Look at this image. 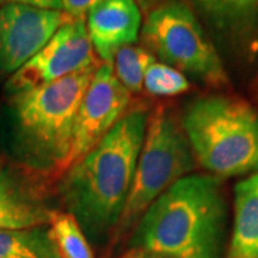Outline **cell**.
<instances>
[{
	"instance_id": "ba28073f",
	"label": "cell",
	"mask_w": 258,
	"mask_h": 258,
	"mask_svg": "<svg viewBox=\"0 0 258 258\" xmlns=\"http://www.w3.org/2000/svg\"><path fill=\"white\" fill-rule=\"evenodd\" d=\"M131 92L118 81L111 63H99L83 95L76 122L69 165H74L128 112Z\"/></svg>"
},
{
	"instance_id": "5bb4252c",
	"label": "cell",
	"mask_w": 258,
	"mask_h": 258,
	"mask_svg": "<svg viewBox=\"0 0 258 258\" xmlns=\"http://www.w3.org/2000/svg\"><path fill=\"white\" fill-rule=\"evenodd\" d=\"M0 258H60L47 227L0 230Z\"/></svg>"
},
{
	"instance_id": "e0dca14e",
	"label": "cell",
	"mask_w": 258,
	"mask_h": 258,
	"mask_svg": "<svg viewBox=\"0 0 258 258\" xmlns=\"http://www.w3.org/2000/svg\"><path fill=\"white\" fill-rule=\"evenodd\" d=\"M144 88L154 96H175L189 89V82L182 72L165 63L154 62L144 78Z\"/></svg>"
},
{
	"instance_id": "277c9868",
	"label": "cell",
	"mask_w": 258,
	"mask_h": 258,
	"mask_svg": "<svg viewBox=\"0 0 258 258\" xmlns=\"http://www.w3.org/2000/svg\"><path fill=\"white\" fill-rule=\"evenodd\" d=\"M195 161L218 178L258 172V109L232 96H204L182 116Z\"/></svg>"
},
{
	"instance_id": "ffe728a7",
	"label": "cell",
	"mask_w": 258,
	"mask_h": 258,
	"mask_svg": "<svg viewBox=\"0 0 258 258\" xmlns=\"http://www.w3.org/2000/svg\"><path fill=\"white\" fill-rule=\"evenodd\" d=\"M135 2L138 3L139 6H142V8H144V6L147 5V0H135Z\"/></svg>"
},
{
	"instance_id": "ac0fdd59",
	"label": "cell",
	"mask_w": 258,
	"mask_h": 258,
	"mask_svg": "<svg viewBox=\"0 0 258 258\" xmlns=\"http://www.w3.org/2000/svg\"><path fill=\"white\" fill-rule=\"evenodd\" d=\"M62 10L74 19H83V16L102 0H60Z\"/></svg>"
},
{
	"instance_id": "5b68a950",
	"label": "cell",
	"mask_w": 258,
	"mask_h": 258,
	"mask_svg": "<svg viewBox=\"0 0 258 258\" xmlns=\"http://www.w3.org/2000/svg\"><path fill=\"white\" fill-rule=\"evenodd\" d=\"M194 165L195 158L182 120L169 109L158 108L148 119L132 188L116 228L118 234L138 221L171 185L192 171Z\"/></svg>"
},
{
	"instance_id": "d6986e66",
	"label": "cell",
	"mask_w": 258,
	"mask_h": 258,
	"mask_svg": "<svg viewBox=\"0 0 258 258\" xmlns=\"http://www.w3.org/2000/svg\"><path fill=\"white\" fill-rule=\"evenodd\" d=\"M3 5H26L39 9L62 10L60 0H0V6Z\"/></svg>"
},
{
	"instance_id": "6da1fadb",
	"label": "cell",
	"mask_w": 258,
	"mask_h": 258,
	"mask_svg": "<svg viewBox=\"0 0 258 258\" xmlns=\"http://www.w3.org/2000/svg\"><path fill=\"white\" fill-rule=\"evenodd\" d=\"M148 112L139 106L71 165L59 185V194L82 231L93 240L116 231L132 188L139 154L145 139Z\"/></svg>"
},
{
	"instance_id": "30bf717a",
	"label": "cell",
	"mask_w": 258,
	"mask_h": 258,
	"mask_svg": "<svg viewBox=\"0 0 258 258\" xmlns=\"http://www.w3.org/2000/svg\"><path fill=\"white\" fill-rule=\"evenodd\" d=\"M9 162H0V230H25L47 227L55 210L29 172Z\"/></svg>"
},
{
	"instance_id": "7a4b0ae2",
	"label": "cell",
	"mask_w": 258,
	"mask_h": 258,
	"mask_svg": "<svg viewBox=\"0 0 258 258\" xmlns=\"http://www.w3.org/2000/svg\"><path fill=\"white\" fill-rule=\"evenodd\" d=\"M227 203L221 178L186 175L139 218L135 258H221Z\"/></svg>"
},
{
	"instance_id": "3957f363",
	"label": "cell",
	"mask_w": 258,
	"mask_h": 258,
	"mask_svg": "<svg viewBox=\"0 0 258 258\" xmlns=\"http://www.w3.org/2000/svg\"><path fill=\"white\" fill-rule=\"evenodd\" d=\"M96 66L12 95L18 135L32 171L60 174L68 169L78 109Z\"/></svg>"
},
{
	"instance_id": "9a60e30c",
	"label": "cell",
	"mask_w": 258,
	"mask_h": 258,
	"mask_svg": "<svg viewBox=\"0 0 258 258\" xmlns=\"http://www.w3.org/2000/svg\"><path fill=\"white\" fill-rule=\"evenodd\" d=\"M47 230L60 258H93L81 225L69 212L56 211Z\"/></svg>"
},
{
	"instance_id": "4fadbf2b",
	"label": "cell",
	"mask_w": 258,
	"mask_h": 258,
	"mask_svg": "<svg viewBox=\"0 0 258 258\" xmlns=\"http://www.w3.org/2000/svg\"><path fill=\"white\" fill-rule=\"evenodd\" d=\"M212 28L238 37L258 28V0H191Z\"/></svg>"
},
{
	"instance_id": "52a82bcc",
	"label": "cell",
	"mask_w": 258,
	"mask_h": 258,
	"mask_svg": "<svg viewBox=\"0 0 258 258\" xmlns=\"http://www.w3.org/2000/svg\"><path fill=\"white\" fill-rule=\"evenodd\" d=\"M96 64L86 22L74 19L57 29L46 46L10 76L6 89L10 95L35 89Z\"/></svg>"
},
{
	"instance_id": "8fae6325",
	"label": "cell",
	"mask_w": 258,
	"mask_h": 258,
	"mask_svg": "<svg viewBox=\"0 0 258 258\" xmlns=\"http://www.w3.org/2000/svg\"><path fill=\"white\" fill-rule=\"evenodd\" d=\"M142 16L135 0H102L88 12L86 30L93 52L111 63L120 47L137 42Z\"/></svg>"
},
{
	"instance_id": "2e32d148",
	"label": "cell",
	"mask_w": 258,
	"mask_h": 258,
	"mask_svg": "<svg viewBox=\"0 0 258 258\" xmlns=\"http://www.w3.org/2000/svg\"><path fill=\"white\" fill-rule=\"evenodd\" d=\"M155 62L154 55L145 47H120L112 60L113 74L129 92L138 93L144 88V78L148 68Z\"/></svg>"
},
{
	"instance_id": "7c38bea8",
	"label": "cell",
	"mask_w": 258,
	"mask_h": 258,
	"mask_svg": "<svg viewBox=\"0 0 258 258\" xmlns=\"http://www.w3.org/2000/svg\"><path fill=\"white\" fill-rule=\"evenodd\" d=\"M225 258H258V172L234 191V225Z\"/></svg>"
},
{
	"instance_id": "8992f818",
	"label": "cell",
	"mask_w": 258,
	"mask_h": 258,
	"mask_svg": "<svg viewBox=\"0 0 258 258\" xmlns=\"http://www.w3.org/2000/svg\"><path fill=\"white\" fill-rule=\"evenodd\" d=\"M142 37L168 66L210 85L228 83L225 68L194 10L181 0H168L148 13Z\"/></svg>"
},
{
	"instance_id": "9c48e42d",
	"label": "cell",
	"mask_w": 258,
	"mask_h": 258,
	"mask_svg": "<svg viewBox=\"0 0 258 258\" xmlns=\"http://www.w3.org/2000/svg\"><path fill=\"white\" fill-rule=\"evenodd\" d=\"M74 18L63 10L26 5L0 6V75H12L26 64Z\"/></svg>"
}]
</instances>
